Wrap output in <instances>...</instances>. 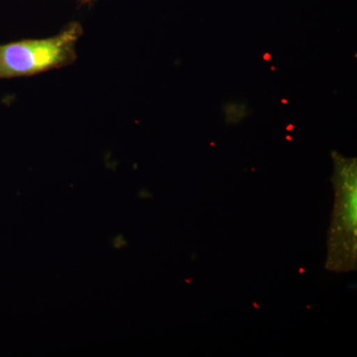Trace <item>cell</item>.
<instances>
[{
    "mask_svg": "<svg viewBox=\"0 0 357 357\" xmlns=\"http://www.w3.org/2000/svg\"><path fill=\"white\" fill-rule=\"evenodd\" d=\"M333 160L335 204L326 268L335 273H349L356 271L357 265V162L337 152H333Z\"/></svg>",
    "mask_w": 357,
    "mask_h": 357,
    "instance_id": "cell-1",
    "label": "cell"
},
{
    "mask_svg": "<svg viewBox=\"0 0 357 357\" xmlns=\"http://www.w3.org/2000/svg\"><path fill=\"white\" fill-rule=\"evenodd\" d=\"M81 23L73 21L55 36L0 44V79L31 77L76 62Z\"/></svg>",
    "mask_w": 357,
    "mask_h": 357,
    "instance_id": "cell-2",
    "label": "cell"
},
{
    "mask_svg": "<svg viewBox=\"0 0 357 357\" xmlns=\"http://www.w3.org/2000/svg\"><path fill=\"white\" fill-rule=\"evenodd\" d=\"M79 1L81 2V3L86 4L89 3V2H91V0H79Z\"/></svg>",
    "mask_w": 357,
    "mask_h": 357,
    "instance_id": "cell-3",
    "label": "cell"
}]
</instances>
